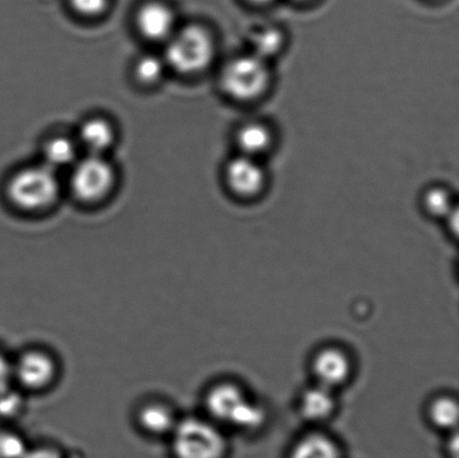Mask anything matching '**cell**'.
I'll return each instance as SVG.
<instances>
[{"mask_svg": "<svg viewBox=\"0 0 459 458\" xmlns=\"http://www.w3.org/2000/svg\"><path fill=\"white\" fill-rule=\"evenodd\" d=\"M165 43L163 57L166 65L169 70L179 74L200 73L213 60V39L204 26H183Z\"/></svg>", "mask_w": 459, "mask_h": 458, "instance_id": "277c9868", "label": "cell"}, {"mask_svg": "<svg viewBox=\"0 0 459 458\" xmlns=\"http://www.w3.org/2000/svg\"><path fill=\"white\" fill-rule=\"evenodd\" d=\"M237 142L243 155L255 157L268 150L272 134L261 124H247L238 130Z\"/></svg>", "mask_w": 459, "mask_h": 458, "instance_id": "9a60e30c", "label": "cell"}, {"mask_svg": "<svg viewBox=\"0 0 459 458\" xmlns=\"http://www.w3.org/2000/svg\"><path fill=\"white\" fill-rule=\"evenodd\" d=\"M70 4L80 15L96 17L106 11L109 0H70Z\"/></svg>", "mask_w": 459, "mask_h": 458, "instance_id": "603a6c76", "label": "cell"}, {"mask_svg": "<svg viewBox=\"0 0 459 458\" xmlns=\"http://www.w3.org/2000/svg\"><path fill=\"white\" fill-rule=\"evenodd\" d=\"M30 447L24 435L18 430L0 429V458H24Z\"/></svg>", "mask_w": 459, "mask_h": 458, "instance_id": "44dd1931", "label": "cell"}, {"mask_svg": "<svg viewBox=\"0 0 459 458\" xmlns=\"http://www.w3.org/2000/svg\"><path fill=\"white\" fill-rule=\"evenodd\" d=\"M295 2L305 3V2H310V0H295Z\"/></svg>", "mask_w": 459, "mask_h": 458, "instance_id": "4316f807", "label": "cell"}, {"mask_svg": "<svg viewBox=\"0 0 459 458\" xmlns=\"http://www.w3.org/2000/svg\"><path fill=\"white\" fill-rule=\"evenodd\" d=\"M269 82L268 62L251 53L229 61L220 78L223 91L238 101L255 100L264 92Z\"/></svg>", "mask_w": 459, "mask_h": 458, "instance_id": "5b68a950", "label": "cell"}, {"mask_svg": "<svg viewBox=\"0 0 459 458\" xmlns=\"http://www.w3.org/2000/svg\"><path fill=\"white\" fill-rule=\"evenodd\" d=\"M76 142L87 154L105 155L115 142V130L106 119H88L80 125Z\"/></svg>", "mask_w": 459, "mask_h": 458, "instance_id": "7c38bea8", "label": "cell"}, {"mask_svg": "<svg viewBox=\"0 0 459 458\" xmlns=\"http://www.w3.org/2000/svg\"><path fill=\"white\" fill-rule=\"evenodd\" d=\"M26 410V393L15 384L0 390V419H20Z\"/></svg>", "mask_w": 459, "mask_h": 458, "instance_id": "d6986e66", "label": "cell"}, {"mask_svg": "<svg viewBox=\"0 0 459 458\" xmlns=\"http://www.w3.org/2000/svg\"><path fill=\"white\" fill-rule=\"evenodd\" d=\"M71 168V191L80 201L91 203L101 200L114 186L115 170L105 155L79 157Z\"/></svg>", "mask_w": 459, "mask_h": 458, "instance_id": "8992f818", "label": "cell"}, {"mask_svg": "<svg viewBox=\"0 0 459 458\" xmlns=\"http://www.w3.org/2000/svg\"><path fill=\"white\" fill-rule=\"evenodd\" d=\"M227 182L241 196L258 194L264 184V170L255 157L240 155L227 166Z\"/></svg>", "mask_w": 459, "mask_h": 458, "instance_id": "8fae6325", "label": "cell"}, {"mask_svg": "<svg viewBox=\"0 0 459 458\" xmlns=\"http://www.w3.org/2000/svg\"><path fill=\"white\" fill-rule=\"evenodd\" d=\"M334 390L323 385H314L301 394L299 399L300 414L309 421H323L330 419L336 410Z\"/></svg>", "mask_w": 459, "mask_h": 458, "instance_id": "4fadbf2b", "label": "cell"}, {"mask_svg": "<svg viewBox=\"0 0 459 458\" xmlns=\"http://www.w3.org/2000/svg\"><path fill=\"white\" fill-rule=\"evenodd\" d=\"M13 384V359L6 353L0 351V390Z\"/></svg>", "mask_w": 459, "mask_h": 458, "instance_id": "cb8c5ba5", "label": "cell"}, {"mask_svg": "<svg viewBox=\"0 0 459 458\" xmlns=\"http://www.w3.org/2000/svg\"><path fill=\"white\" fill-rule=\"evenodd\" d=\"M168 70L163 56H156V54H145L139 57L134 66L137 79L146 84L159 82Z\"/></svg>", "mask_w": 459, "mask_h": 458, "instance_id": "ffe728a7", "label": "cell"}, {"mask_svg": "<svg viewBox=\"0 0 459 458\" xmlns=\"http://www.w3.org/2000/svg\"><path fill=\"white\" fill-rule=\"evenodd\" d=\"M24 458H65L60 450L53 446H30Z\"/></svg>", "mask_w": 459, "mask_h": 458, "instance_id": "d4e9b609", "label": "cell"}, {"mask_svg": "<svg viewBox=\"0 0 459 458\" xmlns=\"http://www.w3.org/2000/svg\"><path fill=\"white\" fill-rule=\"evenodd\" d=\"M179 419L172 405L163 401H148L136 411L138 428L151 437L169 438Z\"/></svg>", "mask_w": 459, "mask_h": 458, "instance_id": "30bf717a", "label": "cell"}, {"mask_svg": "<svg viewBox=\"0 0 459 458\" xmlns=\"http://www.w3.org/2000/svg\"><path fill=\"white\" fill-rule=\"evenodd\" d=\"M79 143L66 136H56L48 139L43 147L42 163L58 170L71 168L79 160Z\"/></svg>", "mask_w": 459, "mask_h": 458, "instance_id": "5bb4252c", "label": "cell"}, {"mask_svg": "<svg viewBox=\"0 0 459 458\" xmlns=\"http://www.w3.org/2000/svg\"><path fill=\"white\" fill-rule=\"evenodd\" d=\"M458 403L448 396L436 398L429 407V417L436 428L453 430L458 423Z\"/></svg>", "mask_w": 459, "mask_h": 458, "instance_id": "ac0fdd59", "label": "cell"}, {"mask_svg": "<svg viewBox=\"0 0 459 458\" xmlns=\"http://www.w3.org/2000/svg\"><path fill=\"white\" fill-rule=\"evenodd\" d=\"M291 458H340V452L330 437L310 434L297 443Z\"/></svg>", "mask_w": 459, "mask_h": 458, "instance_id": "2e32d148", "label": "cell"}, {"mask_svg": "<svg viewBox=\"0 0 459 458\" xmlns=\"http://www.w3.org/2000/svg\"><path fill=\"white\" fill-rule=\"evenodd\" d=\"M205 414L220 428L223 425L243 430H255L264 423L267 412L258 402L249 397L240 385L219 383L204 397Z\"/></svg>", "mask_w": 459, "mask_h": 458, "instance_id": "6da1fadb", "label": "cell"}, {"mask_svg": "<svg viewBox=\"0 0 459 458\" xmlns=\"http://www.w3.org/2000/svg\"><path fill=\"white\" fill-rule=\"evenodd\" d=\"M427 212L436 218H447L454 210L451 194L442 187L430 188L424 197Z\"/></svg>", "mask_w": 459, "mask_h": 458, "instance_id": "7402d4cb", "label": "cell"}, {"mask_svg": "<svg viewBox=\"0 0 459 458\" xmlns=\"http://www.w3.org/2000/svg\"><path fill=\"white\" fill-rule=\"evenodd\" d=\"M313 374L317 385L335 390L348 383L352 375V361L343 350L325 348L314 358Z\"/></svg>", "mask_w": 459, "mask_h": 458, "instance_id": "ba28073f", "label": "cell"}, {"mask_svg": "<svg viewBox=\"0 0 459 458\" xmlns=\"http://www.w3.org/2000/svg\"><path fill=\"white\" fill-rule=\"evenodd\" d=\"M136 22L139 31L146 39L164 42L178 29L172 7L161 2L143 4L137 13Z\"/></svg>", "mask_w": 459, "mask_h": 458, "instance_id": "9c48e42d", "label": "cell"}, {"mask_svg": "<svg viewBox=\"0 0 459 458\" xmlns=\"http://www.w3.org/2000/svg\"><path fill=\"white\" fill-rule=\"evenodd\" d=\"M61 184L57 170L40 163L27 166L9 179L8 200L17 209L36 212L49 208L60 196Z\"/></svg>", "mask_w": 459, "mask_h": 458, "instance_id": "3957f363", "label": "cell"}, {"mask_svg": "<svg viewBox=\"0 0 459 458\" xmlns=\"http://www.w3.org/2000/svg\"><path fill=\"white\" fill-rule=\"evenodd\" d=\"M247 2L255 4H267L273 3V0H247Z\"/></svg>", "mask_w": 459, "mask_h": 458, "instance_id": "484cf974", "label": "cell"}, {"mask_svg": "<svg viewBox=\"0 0 459 458\" xmlns=\"http://www.w3.org/2000/svg\"><path fill=\"white\" fill-rule=\"evenodd\" d=\"M283 36L274 27H261L250 35L251 54L265 62L281 51Z\"/></svg>", "mask_w": 459, "mask_h": 458, "instance_id": "e0dca14e", "label": "cell"}, {"mask_svg": "<svg viewBox=\"0 0 459 458\" xmlns=\"http://www.w3.org/2000/svg\"><path fill=\"white\" fill-rule=\"evenodd\" d=\"M58 361L45 349L30 348L13 359V381L25 393H42L56 384Z\"/></svg>", "mask_w": 459, "mask_h": 458, "instance_id": "52a82bcc", "label": "cell"}, {"mask_svg": "<svg viewBox=\"0 0 459 458\" xmlns=\"http://www.w3.org/2000/svg\"><path fill=\"white\" fill-rule=\"evenodd\" d=\"M173 458H222L227 441L222 428L208 417H181L169 435Z\"/></svg>", "mask_w": 459, "mask_h": 458, "instance_id": "7a4b0ae2", "label": "cell"}]
</instances>
